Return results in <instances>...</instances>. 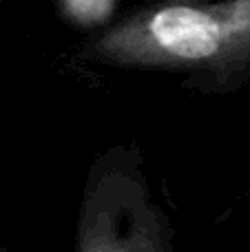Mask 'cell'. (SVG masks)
<instances>
[{"instance_id": "6da1fadb", "label": "cell", "mask_w": 250, "mask_h": 252, "mask_svg": "<svg viewBox=\"0 0 250 252\" xmlns=\"http://www.w3.org/2000/svg\"><path fill=\"white\" fill-rule=\"evenodd\" d=\"M131 69L235 75L250 66V0H162L109 27L82 51Z\"/></svg>"}, {"instance_id": "7a4b0ae2", "label": "cell", "mask_w": 250, "mask_h": 252, "mask_svg": "<svg viewBox=\"0 0 250 252\" xmlns=\"http://www.w3.org/2000/svg\"><path fill=\"white\" fill-rule=\"evenodd\" d=\"M168 237L166 221L135 170L102 168L93 175L80 219V250H164Z\"/></svg>"}, {"instance_id": "3957f363", "label": "cell", "mask_w": 250, "mask_h": 252, "mask_svg": "<svg viewBox=\"0 0 250 252\" xmlns=\"http://www.w3.org/2000/svg\"><path fill=\"white\" fill-rule=\"evenodd\" d=\"M66 18L78 25H100L111 16L115 0H60Z\"/></svg>"}, {"instance_id": "277c9868", "label": "cell", "mask_w": 250, "mask_h": 252, "mask_svg": "<svg viewBox=\"0 0 250 252\" xmlns=\"http://www.w3.org/2000/svg\"><path fill=\"white\" fill-rule=\"evenodd\" d=\"M0 2H2V0H0Z\"/></svg>"}]
</instances>
